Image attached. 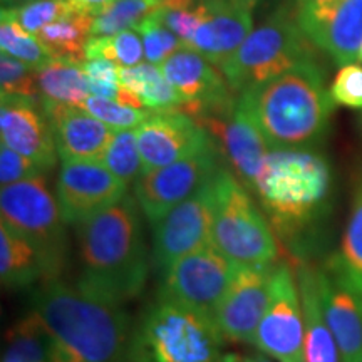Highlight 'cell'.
<instances>
[{
	"instance_id": "6da1fadb",
	"label": "cell",
	"mask_w": 362,
	"mask_h": 362,
	"mask_svg": "<svg viewBox=\"0 0 362 362\" xmlns=\"http://www.w3.org/2000/svg\"><path fill=\"white\" fill-rule=\"evenodd\" d=\"M139 203L134 197L76 226L79 277L76 287L86 296L123 307L143 292L149 274Z\"/></svg>"
},
{
	"instance_id": "7a4b0ae2",
	"label": "cell",
	"mask_w": 362,
	"mask_h": 362,
	"mask_svg": "<svg viewBox=\"0 0 362 362\" xmlns=\"http://www.w3.org/2000/svg\"><path fill=\"white\" fill-rule=\"evenodd\" d=\"M253 194L275 235L304 260L329 214L332 170L314 149H270Z\"/></svg>"
},
{
	"instance_id": "3957f363",
	"label": "cell",
	"mask_w": 362,
	"mask_h": 362,
	"mask_svg": "<svg viewBox=\"0 0 362 362\" xmlns=\"http://www.w3.org/2000/svg\"><path fill=\"white\" fill-rule=\"evenodd\" d=\"M52 362H126L131 339L129 315L86 296L59 279L44 280L33 293Z\"/></svg>"
},
{
	"instance_id": "277c9868",
	"label": "cell",
	"mask_w": 362,
	"mask_h": 362,
	"mask_svg": "<svg viewBox=\"0 0 362 362\" xmlns=\"http://www.w3.org/2000/svg\"><path fill=\"white\" fill-rule=\"evenodd\" d=\"M270 149H309L325 134L336 103L315 59L238 94Z\"/></svg>"
},
{
	"instance_id": "5b68a950",
	"label": "cell",
	"mask_w": 362,
	"mask_h": 362,
	"mask_svg": "<svg viewBox=\"0 0 362 362\" xmlns=\"http://www.w3.org/2000/svg\"><path fill=\"white\" fill-rule=\"evenodd\" d=\"M221 344L214 320L156 298L131 330L126 362H220Z\"/></svg>"
},
{
	"instance_id": "8992f818",
	"label": "cell",
	"mask_w": 362,
	"mask_h": 362,
	"mask_svg": "<svg viewBox=\"0 0 362 362\" xmlns=\"http://www.w3.org/2000/svg\"><path fill=\"white\" fill-rule=\"evenodd\" d=\"M214 187V245L237 267L277 265V235L250 192L228 166H220Z\"/></svg>"
},
{
	"instance_id": "52a82bcc",
	"label": "cell",
	"mask_w": 362,
	"mask_h": 362,
	"mask_svg": "<svg viewBox=\"0 0 362 362\" xmlns=\"http://www.w3.org/2000/svg\"><path fill=\"white\" fill-rule=\"evenodd\" d=\"M315 45L298 25L296 12L277 11L253 29L220 67L235 94L272 81L300 62L315 59Z\"/></svg>"
},
{
	"instance_id": "ba28073f",
	"label": "cell",
	"mask_w": 362,
	"mask_h": 362,
	"mask_svg": "<svg viewBox=\"0 0 362 362\" xmlns=\"http://www.w3.org/2000/svg\"><path fill=\"white\" fill-rule=\"evenodd\" d=\"M0 223L37 247L51 265L54 279L59 277L67 257L66 221L45 175L0 189Z\"/></svg>"
},
{
	"instance_id": "9c48e42d",
	"label": "cell",
	"mask_w": 362,
	"mask_h": 362,
	"mask_svg": "<svg viewBox=\"0 0 362 362\" xmlns=\"http://www.w3.org/2000/svg\"><path fill=\"white\" fill-rule=\"evenodd\" d=\"M235 270L237 265L210 243L161 272L158 298L183 305L214 320Z\"/></svg>"
},
{
	"instance_id": "30bf717a",
	"label": "cell",
	"mask_w": 362,
	"mask_h": 362,
	"mask_svg": "<svg viewBox=\"0 0 362 362\" xmlns=\"http://www.w3.org/2000/svg\"><path fill=\"white\" fill-rule=\"evenodd\" d=\"M253 346L277 362H305V324L297 274L277 264L272 275L270 302Z\"/></svg>"
},
{
	"instance_id": "8fae6325",
	"label": "cell",
	"mask_w": 362,
	"mask_h": 362,
	"mask_svg": "<svg viewBox=\"0 0 362 362\" xmlns=\"http://www.w3.org/2000/svg\"><path fill=\"white\" fill-rule=\"evenodd\" d=\"M214 178L208 180L198 192L175 206L160 221L153 223L151 265L158 274L188 253L214 243Z\"/></svg>"
},
{
	"instance_id": "7c38bea8",
	"label": "cell",
	"mask_w": 362,
	"mask_h": 362,
	"mask_svg": "<svg viewBox=\"0 0 362 362\" xmlns=\"http://www.w3.org/2000/svg\"><path fill=\"white\" fill-rule=\"evenodd\" d=\"M221 155L215 141L194 155L168 166L143 171L134 181V198L149 223H156L175 206L198 192L220 168Z\"/></svg>"
},
{
	"instance_id": "4fadbf2b",
	"label": "cell",
	"mask_w": 362,
	"mask_h": 362,
	"mask_svg": "<svg viewBox=\"0 0 362 362\" xmlns=\"http://www.w3.org/2000/svg\"><path fill=\"white\" fill-rule=\"evenodd\" d=\"M197 121L211 136L221 160L228 163L230 171L252 193L270 146L245 107L240 104L238 96L232 106L203 115L197 117Z\"/></svg>"
},
{
	"instance_id": "5bb4252c",
	"label": "cell",
	"mask_w": 362,
	"mask_h": 362,
	"mask_svg": "<svg viewBox=\"0 0 362 362\" xmlns=\"http://www.w3.org/2000/svg\"><path fill=\"white\" fill-rule=\"evenodd\" d=\"M126 189L103 163H62L56 198L66 223L78 226L119 202Z\"/></svg>"
},
{
	"instance_id": "9a60e30c",
	"label": "cell",
	"mask_w": 362,
	"mask_h": 362,
	"mask_svg": "<svg viewBox=\"0 0 362 362\" xmlns=\"http://www.w3.org/2000/svg\"><path fill=\"white\" fill-rule=\"evenodd\" d=\"M274 269L275 265L237 267L232 284L214 319L223 341L255 342L257 329L270 302Z\"/></svg>"
},
{
	"instance_id": "2e32d148",
	"label": "cell",
	"mask_w": 362,
	"mask_h": 362,
	"mask_svg": "<svg viewBox=\"0 0 362 362\" xmlns=\"http://www.w3.org/2000/svg\"><path fill=\"white\" fill-rule=\"evenodd\" d=\"M134 131L144 171L168 166L214 143L194 117L176 110L153 111Z\"/></svg>"
},
{
	"instance_id": "e0dca14e",
	"label": "cell",
	"mask_w": 362,
	"mask_h": 362,
	"mask_svg": "<svg viewBox=\"0 0 362 362\" xmlns=\"http://www.w3.org/2000/svg\"><path fill=\"white\" fill-rule=\"evenodd\" d=\"M161 69L183 98V112L194 119L225 110L237 101V94L230 89L218 67L192 49H180L163 62Z\"/></svg>"
},
{
	"instance_id": "ac0fdd59",
	"label": "cell",
	"mask_w": 362,
	"mask_h": 362,
	"mask_svg": "<svg viewBox=\"0 0 362 362\" xmlns=\"http://www.w3.org/2000/svg\"><path fill=\"white\" fill-rule=\"evenodd\" d=\"M0 138L4 144L30 158L45 171L56 166V139L42 106L19 98H2Z\"/></svg>"
},
{
	"instance_id": "d6986e66",
	"label": "cell",
	"mask_w": 362,
	"mask_h": 362,
	"mask_svg": "<svg viewBox=\"0 0 362 362\" xmlns=\"http://www.w3.org/2000/svg\"><path fill=\"white\" fill-rule=\"evenodd\" d=\"M315 47L346 66L359 57L362 45V0H336L314 13L296 16Z\"/></svg>"
},
{
	"instance_id": "ffe728a7",
	"label": "cell",
	"mask_w": 362,
	"mask_h": 362,
	"mask_svg": "<svg viewBox=\"0 0 362 362\" xmlns=\"http://www.w3.org/2000/svg\"><path fill=\"white\" fill-rule=\"evenodd\" d=\"M205 19L188 49L220 67L233 56L253 30L252 11L240 0H202Z\"/></svg>"
},
{
	"instance_id": "44dd1931",
	"label": "cell",
	"mask_w": 362,
	"mask_h": 362,
	"mask_svg": "<svg viewBox=\"0 0 362 362\" xmlns=\"http://www.w3.org/2000/svg\"><path fill=\"white\" fill-rule=\"evenodd\" d=\"M320 305L342 362H362V297L327 267H317Z\"/></svg>"
},
{
	"instance_id": "7402d4cb",
	"label": "cell",
	"mask_w": 362,
	"mask_h": 362,
	"mask_svg": "<svg viewBox=\"0 0 362 362\" xmlns=\"http://www.w3.org/2000/svg\"><path fill=\"white\" fill-rule=\"evenodd\" d=\"M45 115L62 163H101L115 134L110 126L81 107H54Z\"/></svg>"
},
{
	"instance_id": "603a6c76",
	"label": "cell",
	"mask_w": 362,
	"mask_h": 362,
	"mask_svg": "<svg viewBox=\"0 0 362 362\" xmlns=\"http://www.w3.org/2000/svg\"><path fill=\"white\" fill-rule=\"evenodd\" d=\"M305 324V362H342L337 342L330 332L320 305L317 267L298 260L296 267Z\"/></svg>"
},
{
	"instance_id": "cb8c5ba5",
	"label": "cell",
	"mask_w": 362,
	"mask_h": 362,
	"mask_svg": "<svg viewBox=\"0 0 362 362\" xmlns=\"http://www.w3.org/2000/svg\"><path fill=\"white\" fill-rule=\"evenodd\" d=\"M54 279L51 265L37 247L6 223H0V280L4 288H27Z\"/></svg>"
},
{
	"instance_id": "d4e9b609",
	"label": "cell",
	"mask_w": 362,
	"mask_h": 362,
	"mask_svg": "<svg viewBox=\"0 0 362 362\" xmlns=\"http://www.w3.org/2000/svg\"><path fill=\"white\" fill-rule=\"evenodd\" d=\"M39 90L44 111L81 107L90 96L83 62L52 57L39 69Z\"/></svg>"
},
{
	"instance_id": "484cf974",
	"label": "cell",
	"mask_w": 362,
	"mask_h": 362,
	"mask_svg": "<svg viewBox=\"0 0 362 362\" xmlns=\"http://www.w3.org/2000/svg\"><path fill=\"white\" fill-rule=\"evenodd\" d=\"M324 267H327L352 292L362 297V176L352 194L349 218L341 247L329 257Z\"/></svg>"
},
{
	"instance_id": "4316f807",
	"label": "cell",
	"mask_w": 362,
	"mask_h": 362,
	"mask_svg": "<svg viewBox=\"0 0 362 362\" xmlns=\"http://www.w3.org/2000/svg\"><path fill=\"white\" fill-rule=\"evenodd\" d=\"M119 83L149 111H183V98L166 79L161 66L141 62L133 67H119Z\"/></svg>"
},
{
	"instance_id": "83f0119b",
	"label": "cell",
	"mask_w": 362,
	"mask_h": 362,
	"mask_svg": "<svg viewBox=\"0 0 362 362\" xmlns=\"http://www.w3.org/2000/svg\"><path fill=\"white\" fill-rule=\"evenodd\" d=\"M94 17L88 13L72 12L64 19L44 27L35 39L44 51L54 59H71L84 62V49L93 35Z\"/></svg>"
},
{
	"instance_id": "f1b7e54d",
	"label": "cell",
	"mask_w": 362,
	"mask_h": 362,
	"mask_svg": "<svg viewBox=\"0 0 362 362\" xmlns=\"http://www.w3.org/2000/svg\"><path fill=\"white\" fill-rule=\"evenodd\" d=\"M6 341L2 362H52L47 336L34 312L7 330Z\"/></svg>"
},
{
	"instance_id": "f546056e",
	"label": "cell",
	"mask_w": 362,
	"mask_h": 362,
	"mask_svg": "<svg viewBox=\"0 0 362 362\" xmlns=\"http://www.w3.org/2000/svg\"><path fill=\"white\" fill-rule=\"evenodd\" d=\"M0 49L2 54L24 61L37 69L52 59L44 51L35 35L29 34L21 25L16 7H4L0 13Z\"/></svg>"
},
{
	"instance_id": "4dcf8cb0",
	"label": "cell",
	"mask_w": 362,
	"mask_h": 362,
	"mask_svg": "<svg viewBox=\"0 0 362 362\" xmlns=\"http://www.w3.org/2000/svg\"><path fill=\"white\" fill-rule=\"evenodd\" d=\"M107 59L119 67L141 64L144 59L143 39L136 30H124L115 35H90L84 49V61Z\"/></svg>"
},
{
	"instance_id": "1f68e13d",
	"label": "cell",
	"mask_w": 362,
	"mask_h": 362,
	"mask_svg": "<svg viewBox=\"0 0 362 362\" xmlns=\"http://www.w3.org/2000/svg\"><path fill=\"white\" fill-rule=\"evenodd\" d=\"M156 8L149 0H115L94 17L93 35H115L124 30H136Z\"/></svg>"
},
{
	"instance_id": "d6a6232c",
	"label": "cell",
	"mask_w": 362,
	"mask_h": 362,
	"mask_svg": "<svg viewBox=\"0 0 362 362\" xmlns=\"http://www.w3.org/2000/svg\"><path fill=\"white\" fill-rule=\"evenodd\" d=\"M101 163L117 180L123 181L124 185H134V181L144 171L138 141H136V131H115Z\"/></svg>"
},
{
	"instance_id": "836d02e7",
	"label": "cell",
	"mask_w": 362,
	"mask_h": 362,
	"mask_svg": "<svg viewBox=\"0 0 362 362\" xmlns=\"http://www.w3.org/2000/svg\"><path fill=\"white\" fill-rule=\"evenodd\" d=\"M0 90L2 98H19L40 104L39 69L19 59L0 56Z\"/></svg>"
},
{
	"instance_id": "e575fe53",
	"label": "cell",
	"mask_w": 362,
	"mask_h": 362,
	"mask_svg": "<svg viewBox=\"0 0 362 362\" xmlns=\"http://www.w3.org/2000/svg\"><path fill=\"white\" fill-rule=\"evenodd\" d=\"M81 110L89 112L96 119L103 121L112 131H123V129H136L153 111L146 107H134L126 106L111 99H104L98 96H89L86 99Z\"/></svg>"
},
{
	"instance_id": "d590c367",
	"label": "cell",
	"mask_w": 362,
	"mask_h": 362,
	"mask_svg": "<svg viewBox=\"0 0 362 362\" xmlns=\"http://www.w3.org/2000/svg\"><path fill=\"white\" fill-rule=\"evenodd\" d=\"M136 33L141 34L144 45V59H146V62H151L155 66H161L175 52H178L180 49H185L183 40L171 33L168 27L158 19L155 13L151 17H148L136 29Z\"/></svg>"
},
{
	"instance_id": "8d00e7d4",
	"label": "cell",
	"mask_w": 362,
	"mask_h": 362,
	"mask_svg": "<svg viewBox=\"0 0 362 362\" xmlns=\"http://www.w3.org/2000/svg\"><path fill=\"white\" fill-rule=\"evenodd\" d=\"M76 12L67 0H33L16 7L17 19L29 34H37L44 27Z\"/></svg>"
},
{
	"instance_id": "74e56055",
	"label": "cell",
	"mask_w": 362,
	"mask_h": 362,
	"mask_svg": "<svg viewBox=\"0 0 362 362\" xmlns=\"http://www.w3.org/2000/svg\"><path fill=\"white\" fill-rule=\"evenodd\" d=\"M83 69L88 78L90 96L121 101L123 88L119 83V66L107 59H93L83 62Z\"/></svg>"
},
{
	"instance_id": "f35d334b",
	"label": "cell",
	"mask_w": 362,
	"mask_h": 362,
	"mask_svg": "<svg viewBox=\"0 0 362 362\" xmlns=\"http://www.w3.org/2000/svg\"><path fill=\"white\" fill-rule=\"evenodd\" d=\"M155 16L165 24L171 33L183 40L185 47L188 49L194 33L205 19V7L202 0L188 7H158Z\"/></svg>"
},
{
	"instance_id": "ab89813d",
	"label": "cell",
	"mask_w": 362,
	"mask_h": 362,
	"mask_svg": "<svg viewBox=\"0 0 362 362\" xmlns=\"http://www.w3.org/2000/svg\"><path fill=\"white\" fill-rule=\"evenodd\" d=\"M329 89L332 101L339 106L362 110V66L356 62L342 66Z\"/></svg>"
},
{
	"instance_id": "60d3db41",
	"label": "cell",
	"mask_w": 362,
	"mask_h": 362,
	"mask_svg": "<svg viewBox=\"0 0 362 362\" xmlns=\"http://www.w3.org/2000/svg\"><path fill=\"white\" fill-rule=\"evenodd\" d=\"M44 173L45 170L42 166H39L30 158L13 151L7 144H0V187L2 188Z\"/></svg>"
},
{
	"instance_id": "b9f144b4",
	"label": "cell",
	"mask_w": 362,
	"mask_h": 362,
	"mask_svg": "<svg viewBox=\"0 0 362 362\" xmlns=\"http://www.w3.org/2000/svg\"><path fill=\"white\" fill-rule=\"evenodd\" d=\"M71 4V7L76 12L88 13L90 17H96L101 13L104 8L110 7L115 0H67Z\"/></svg>"
},
{
	"instance_id": "7bdbcfd3",
	"label": "cell",
	"mask_w": 362,
	"mask_h": 362,
	"mask_svg": "<svg viewBox=\"0 0 362 362\" xmlns=\"http://www.w3.org/2000/svg\"><path fill=\"white\" fill-rule=\"evenodd\" d=\"M336 0H296V16H305V13H314L329 7Z\"/></svg>"
},
{
	"instance_id": "ee69618b",
	"label": "cell",
	"mask_w": 362,
	"mask_h": 362,
	"mask_svg": "<svg viewBox=\"0 0 362 362\" xmlns=\"http://www.w3.org/2000/svg\"><path fill=\"white\" fill-rule=\"evenodd\" d=\"M149 2L155 4L156 7H188L198 0H149Z\"/></svg>"
},
{
	"instance_id": "f6af8a7d",
	"label": "cell",
	"mask_w": 362,
	"mask_h": 362,
	"mask_svg": "<svg viewBox=\"0 0 362 362\" xmlns=\"http://www.w3.org/2000/svg\"><path fill=\"white\" fill-rule=\"evenodd\" d=\"M245 362H272L265 354H253V356H245L243 357Z\"/></svg>"
},
{
	"instance_id": "bcb514c9",
	"label": "cell",
	"mask_w": 362,
	"mask_h": 362,
	"mask_svg": "<svg viewBox=\"0 0 362 362\" xmlns=\"http://www.w3.org/2000/svg\"><path fill=\"white\" fill-rule=\"evenodd\" d=\"M220 362H245V359H243V356L238 354H225Z\"/></svg>"
},
{
	"instance_id": "7dc6e473",
	"label": "cell",
	"mask_w": 362,
	"mask_h": 362,
	"mask_svg": "<svg viewBox=\"0 0 362 362\" xmlns=\"http://www.w3.org/2000/svg\"><path fill=\"white\" fill-rule=\"evenodd\" d=\"M27 2H33V0H2V4H7L8 7H12V6L19 7L21 4H27Z\"/></svg>"
},
{
	"instance_id": "c3c4849f",
	"label": "cell",
	"mask_w": 362,
	"mask_h": 362,
	"mask_svg": "<svg viewBox=\"0 0 362 362\" xmlns=\"http://www.w3.org/2000/svg\"><path fill=\"white\" fill-rule=\"evenodd\" d=\"M240 2H242L243 6H247L248 8H250V11H253L257 4H259V0H240Z\"/></svg>"
},
{
	"instance_id": "681fc988",
	"label": "cell",
	"mask_w": 362,
	"mask_h": 362,
	"mask_svg": "<svg viewBox=\"0 0 362 362\" xmlns=\"http://www.w3.org/2000/svg\"><path fill=\"white\" fill-rule=\"evenodd\" d=\"M357 61L362 62V45H361V49H359V57H357Z\"/></svg>"
}]
</instances>
